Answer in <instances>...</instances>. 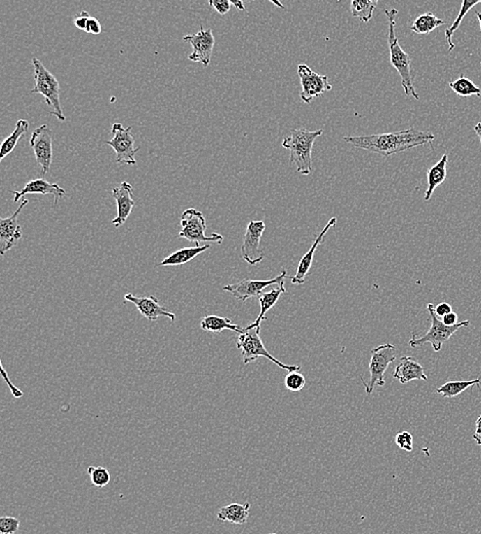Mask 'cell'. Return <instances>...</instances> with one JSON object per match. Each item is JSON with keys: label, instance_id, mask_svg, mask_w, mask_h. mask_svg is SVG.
<instances>
[{"label": "cell", "instance_id": "cell-1", "mask_svg": "<svg viewBox=\"0 0 481 534\" xmlns=\"http://www.w3.org/2000/svg\"><path fill=\"white\" fill-rule=\"evenodd\" d=\"M434 139L435 136L432 133L422 132L415 129L397 133L343 138L344 141L355 147L379 153L383 157H391L402 151L431 143Z\"/></svg>", "mask_w": 481, "mask_h": 534}, {"label": "cell", "instance_id": "cell-2", "mask_svg": "<svg viewBox=\"0 0 481 534\" xmlns=\"http://www.w3.org/2000/svg\"><path fill=\"white\" fill-rule=\"evenodd\" d=\"M387 20H388V41L390 49V62L392 66L397 70L401 78V85L404 87L406 96H412L415 100L420 99L419 94L415 91L414 78L412 75V58L406 54L400 47L399 38L395 34V24L399 10L395 8L385 10Z\"/></svg>", "mask_w": 481, "mask_h": 534}, {"label": "cell", "instance_id": "cell-3", "mask_svg": "<svg viewBox=\"0 0 481 534\" xmlns=\"http://www.w3.org/2000/svg\"><path fill=\"white\" fill-rule=\"evenodd\" d=\"M323 130L311 131L306 129L290 131L284 138L282 146L290 151V163L296 165L299 174L308 175L312 172V150L317 138L323 135Z\"/></svg>", "mask_w": 481, "mask_h": 534}, {"label": "cell", "instance_id": "cell-4", "mask_svg": "<svg viewBox=\"0 0 481 534\" xmlns=\"http://www.w3.org/2000/svg\"><path fill=\"white\" fill-rule=\"evenodd\" d=\"M34 65L35 87L31 89V94H40L45 98V102L52 108L50 115H54L61 122H64L66 117L63 113L60 100V84L50 73L40 60L32 59Z\"/></svg>", "mask_w": 481, "mask_h": 534}, {"label": "cell", "instance_id": "cell-5", "mask_svg": "<svg viewBox=\"0 0 481 534\" xmlns=\"http://www.w3.org/2000/svg\"><path fill=\"white\" fill-rule=\"evenodd\" d=\"M427 310L430 317H431V327L428 330L427 333L423 335V336L417 337L415 333L413 334V338L408 341V345L412 347H419L425 345V343H430L434 352H441V349H443V343L450 340L452 335L456 333L461 328L468 327L470 325V321H464L457 324L456 326L450 327V326L445 325L443 322L436 316L435 308L432 303H428Z\"/></svg>", "mask_w": 481, "mask_h": 534}, {"label": "cell", "instance_id": "cell-6", "mask_svg": "<svg viewBox=\"0 0 481 534\" xmlns=\"http://www.w3.org/2000/svg\"><path fill=\"white\" fill-rule=\"evenodd\" d=\"M180 221L181 231L178 234V238L195 243L196 246H200V243H216L220 245L224 240V236L219 233H212L209 236H205L207 226L202 212L195 209H187L183 212Z\"/></svg>", "mask_w": 481, "mask_h": 534}, {"label": "cell", "instance_id": "cell-7", "mask_svg": "<svg viewBox=\"0 0 481 534\" xmlns=\"http://www.w3.org/2000/svg\"><path fill=\"white\" fill-rule=\"evenodd\" d=\"M395 352H397V347L390 343L380 345L371 351V358L369 365V382L367 384L364 380H362L364 384L367 395L373 394L376 385L384 387L386 384L385 372L390 366L391 363L394 362L395 359H397Z\"/></svg>", "mask_w": 481, "mask_h": 534}, {"label": "cell", "instance_id": "cell-8", "mask_svg": "<svg viewBox=\"0 0 481 534\" xmlns=\"http://www.w3.org/2000/svg\"><path fill=\"white\" fill-rule=\"evenodd\" d=\"M236 347L242 351L244 364L255 362L258 359L264 356V358L268 359L269 361L274 363L277 366L281 367V369L288 370V372L299 371L301 370V367L297 366V365L290 366V365L283 364L281 361L275 359L270 352L267 351L265 345L262 341L260 334H258L256 331H246V333L240 334L237 341H236Z\"/></svg>", "mask_w": 481, "mask_h": 534}, {"label": "cell", "instance_id": "cell-9", "mask_svg": "<svg viewBox=\"0 0 481 534\" xmlns=\"http://www.w3.org/2000/svg\"><path fill=\"white\" fill-rule=\"evenodd\" d=\"M132 127L124 128L121 124H114L111 128V132L114 137L105 144L111 146L117 153V163L126 164V165H135V153L139 152L140 147L135 146V138L132 134Z\"/></svg>", "mask_w": 481, "mask_h": 534}, {"label": "cell", "instance_id": "cell-10", "mask_svg": "<svg viewBox=\"0 0 481 534\" xmlns=\"http://www.w3.org/2000/svg\"><path fill=\"white\" fill-rule=\"evenodd\" d=\"M298 74L303 87L299 97L306 104H309L312 100L332 89V85L327 75L316 73L306 64L299 65Z\"/></svg>", "mask_w": 481, "mask_h": 534}, {"label": "cell", "instance_id": "cell-11", "mask_svg": "<svg viewBox=\"0 0 481 534\" xmlns=\"http://www.w3.org/2000/svg\"><path fill=\"white\" fill-rule=\"evenodd\" d=\"M286 275H288V273H286V270H283L281 275H277L274 279H244L239 282V283L227 284L223 289L226 292L231 293L238 301L246 302L249 298L261 296L264 289L267 288V287L272 286V284H279V286H281V284H284V279H286Z\"/></svg>", "mask_w": 481, "mask_h": 534}, {"label": "cell", "instance_id": "cell-12", "mask_svg": "<svg viewBox=\"0 0 481 534\" xmlns=\"http://www.w3.org/2000/svg\"><path fill=\"white\" fill-rule=\"evenodd\" d=\"M266 229L264 221H251L246 227L242 246V257L251 266H257L263 261L264 253L260 247L262 236Z\"/></svg>", "mask_w": 481, "mask_h": 534}, {"label": "cell", "instance_id": "cell-13", "mask_svg": "<svg viewBox=\"0 0 481 534\" xmlns=\"http://www.w3.org/2000/svg\"><path fill=\"white\" fill-rule=\"evenodd\" d=\"M30 145L34 150L35 159L41 168V173L45 176L50 172L52 163V132L47 124H43L32 133Z\"/></svg>", "mask_w": 481, "mask_h": 534}, {"label": "cell", "instance_id": "cell-14", "mask_svg": "<svg viewBox=\"0 0 481 534\" xmlns=\"http://www.w3.org/2000/svg\"><path fill=\"white\" fill-rule=\"evenodd\" d=\"M183 41L190 43L193 48V52L188 57L189 60L192 62H200L205 67L209 66L215 45V37L212 29L205 30L201 26L200 32L185 35Z\"/></svg>", "mask_w": 481, "mask_h": 534}, {"label": "cell", "instance_id": "cell-15", "mask_svg": "<svg viewBox=\"0 0 481 534\" xmlns=\"http://www.w3.org/2000/svg\"><path fill=\"white\" fill-rule=\"evenodd\" d=\"M28 203L29 201L24 200L10 217L0 219V253L2 256L10 251L23 236L22 227L17 223V218Z\"/></svg>", "mask_w": 481, "mask_h": 534}, {"label": "cell", "instance_id": "cell-16", "mask_svg": "<svg viewBox=\"0 0 481 534\" xmlns=\"http://www.w3.org/2000/svg\"><path fill=\"white\" fill-rule=\"evenodd\" d=\"M124 299L135 304L140 314L151 322L156 321L159 317H168L172 322H175L176 319V315L163 308L159 304L158 299L153 295L148 297H139L135 296L132 293H128V294L124 295Z\"/></svg>", "mask_w": 481, "mask_h": 534}, {"label": "cell", "instance_id": "cell-17", "mask_svg": "<svg viewBox=\"0 0 481 534\" xmlns=\"http://www.w3.org/2000/svg\"><path fill=\"white\" fill-rule=\"evenodd\" d=\"M112 196L117 203V217L113 219L112 223L115 227H120L130 217L135 205V201L133 200L132 184L126 182V181L120 183L119 186L113 188Z\"/></svg>", "mask_w": 481, "mask_h": 534}, {"label": "cell", "instance_id": "cell-18", "mask_svg": "<svg viewBox=\"0 0 481 534\" xmlns=\"http://www.w3.org/2000/svg\"><path fill=\"white\" fill-rule=\"evenodd\" d=\"M336 221H338V219L336 217L332 218L331 220L327 222V224L325 225L323 231L314 238L311 248H310L309 251H308L307 253L302 257V259L299 260L296 275H295V277H292V284L302 286V284L305 283L306 277H307L308 273H309L310 268H311L312 264H313V258L314 255H316L317 248H318L319 245H320L321 243L323 242V240H325V236L327 231L336 224Z\"/></svg>", "mask_w": 481, "mask_h": 534}, {"label": "cell", "instance_id": "cell-19", "mask_svg": "<svg viewBox=\"0 0 481 534\" xmlns=\"http://www.w3.org/2000/svg\"><path fill=\"white\" fill-rule=\"evenodd\" d=\"M10 194H14V203L21 200L26 194H39L43 196L52 194L54 198V205H57L58 201L64 198L66 192L57 183H50L45 179L39 178L29 181L21 192H10Z\"/></svg>", "mask_w": 481, "mask_h": 534}, {"label": "cell", "instance_id": "cell-20", "mask_svg": "<svg viewBox=\"0 0 481 534\" xmlns=\"http://www.w3.org/2000/svg\"><path fill=\"white\" fill-rule=\"evenodd\" d=\"M393 377L404 384L413 380H428L424 368L413 356H402L393 372Z\"/></svg>", "mask_w": 481, "mask_h": 534}, {"label": "cell", "instance_id": "cell-21", "mask_svg": "<svg viewBox=\"0 0 481 534\" xmlns=\"http://www.w3.org/2000/svg\"><path fill=\"white\" fill-rule=\"evenodd\" d=\"M286 292V287L284 284L279 286V288L272 289L269 292L262 293L261 296L259 297L260 306H261V312H260L259 316L257 317L256 321L253 323L249 324L244 329L246 331H251L255 329V331L258 334L261 332V323L266 319V314L274 308L275 304L281 298V294H284Z\"/></svg>", "mask_w": 481, "mask_h": 534}, {"label": "cell", "instance_id": "cell-22", "mask_svg": "<svg viewBox=\"0 0 481 534\" xmlns=\"http://www.w3.org/2000/svg\"><path fill=\"white\" fill-rule=\"evenodd\" d=\"M251 503H231L223 507L216 514V517L222 522H230L233 524L244 525L248 522Z\"/></svg>", "mask_w": 481, "mask_h": 534}, {"label": "cell", "instance_id": "cell-23", "mask_svg": "<svg viewBox=\"0 0 481 534\" xmlns=\"http://www.w3.org/2000/svg\"><path fill=\"white\" fill-rule=\"evenodd\" d=\"M209 248H211V245L207 244L202 247L195 246L191 247V248L180 249V250L174 252V253L165 258L161 264H157V266H184V264H188V262L193 260L194 258L198 257L203 252L209 250Z\"/></svg>", "mask_w": 481, "mask_h": 534}, {"label": "cell", "instance_id": "cell-24", "mask_svg": "<svg viewBox=\"0 0 481 534\" xmlns=\"http://www.w3.org/2000/svg\"><path fill=\"white\" fill-rule=\"evenodd\" d=\"M447 164H448V155L443 154L441 161L430 168L427 172V181L428 188L425 192V198L424 200L428 201L431 199L433 192L436 189L437 186L441 185L445 182L447 176Z\"/></svg>", "mask_w": 481, "mask_h": 534}, {"label": "cell", "instance_id": "cell-25", "mask_svg": "<svg viewBox=\"0 0 481 534\" xmlns=\"http://www.w3.org/2000/svg\"><path fill=\"white\" fill-rule=\"evenodd\" d=\"M201 329L205 331L213 332V333H220L224 330H231V331L237 332L239 334L246 333V329L240 326L232 324L228 317L219 316H207L203 317L200 322Z\"/></svg>", "mask_w": 481, "mask_h": 534}, {"label": "cell", "instance_id": "cell-26", "mask_svg": "<svg viewBox=\"0 0 481 534\" xmlns=\"http://www.w3.org/2000/svg\"><path fill=\"white\" fill-rule=\"evenodd\" d=\"M28 129H29V122L28 120H17L14 132H13L10 137L6 138L2 142L1 150H0V161H2L4 157H8V154H10L14 151L17 142L26 135V133L28 132Z\"/></svg>", "mask_w": 481, "mask_h": 534}, {"label": "cell", "instance_id": "cell-27", "mask_svg": "<svg viewBox=\"0 0 481 534\" xmlns=\"http://www.w3.org/2000/svg\"><path fill=\"white\" fill-rule=\"evenodd\" d=\"M480 378L472 380H458V382H447L436 389V393L445 398H454L462 394L471 387H480Z\"/></svg>", "mask_w": 481, "mask_h": 534}, {"label": "cell", "instance_id": "cell-28", "mask_svg": "<svg viewBox=\"0 0 481 534\" xmlns=\"http://www.w3.org/2000/svg\"><path fill=\"white\" fill-rule=\"evenodd\" d=\"M445 24H447L445 20L438 19L432 13H426L415 20L414 23L410 26V30L417 34H429L433 30Z\"/></svg>", "mask_w": 481, "mask_h": 534}, {"label": "cell", "instance_id": "cell-29", "mask_svg": "<svg viewBox=\"0 0 481 534\" xmlns=\"http://www.w3.org/2000/svg\"><path fill=\"white\" fill-rule=\"evenodd\" d=\"M448 87L454 91V94L460 97L467 98L470 96L481 97V89L474 84L469 78L461 75L458 80L448 82Z\"/></svg>", "mask_w": 481, "mask_h": 534}, {"label": "cell", "instance_id": "cell-30", "mask_svg": "<svg viewBox=\"0 0 481 534\" xmlns=\"http://www.w3.org/2000/svg\"><path fill=\"white\" fill-rule=\"evenodd\" d=\"M377 4V0H352L350 10L352 16L367 23L373 17Z\"/></svg>", "mask_w": 481, "mask_h": 534}, {"label": "cell", "instance_id": "cell-31", "mask_svg": "<svg viewBox=\"0 0 481 534\" xmlns=\"http://www.w3.org/2000/svg\"><path fill=\"white\" fill-rule=\"evenodd\" d=\"M478 4H481V0H478V1L464 0V1L462 2V8H461L460 13H459V16L457 17L456 21L452 23V25L450 26V27H448L447 29L445 30V39H447L448 43V52H452V50H454V48H456V45L452 43V35H454V32H456L457 30H458V28L460 27L461 22L464 19L467 13L469 12L471 8H473L474 6H478Z\"/></svg>", "mask_w": 481, "mask_h": 534}, {"label": "cell", "instance_id": "cell-32", "mask_svg": "<svg viewBox=\"0 0 481 534\" xmlns=\"http://www.w3.org/2000/svg\"><path fill=\"white\" fill-rule=\"evenodd\" d=\"M87 474L89 475L91 483L96 487L103 488L110 483V472L106 468L89 467L87 468Z\"/></svg>", "mask_w": 481, "mask_h": 534}, {"label": "cell", "instance_id": "cell-33", "mask_svg": "<svg viewBox=\"0 0 481 534\" xmlns=\"http://www.w3.org/2000/svg\"><path fill=\"white\" fill-rule=\"evenodd\" d=\"M305 384V376L299 373V371L288 372L284 377V385H286V389L293 391V393H298V391H302Z\"/></svg>", "mask_w": 481, "mask_h": 534}, {"label": "cell", "instance_id": "cell-34", "mask_svg": "<svg viewBox=\"0 0 481 534\" xmlns=\"http://www.w3.org/2000/svg\"><path fill=\"white\" fill-rule=\"evenodd\" d=\"M20 528V520L16 517L0 518V534H14Z\"/></svg>", "mask_w": 481, "mask_h": 534}, {"label": "cell", "instance_id": "cell-35", "mask_svg": "<svg viewBox=\"0 0 481 534\" xmlns=\"http://www.w3.org/2000/svg\"><path fill=\"white\" fill-rule=\"evenodd\" d=\"M395 444L400 448V449L408 451V452H412L414 449L413 446V435L408 432L399 433L395 435Z\"/></svg>", "mask_w": 481, "mask_h": 534}, {"label": "cell", "instance_id": "cell-36", "mask_svg": "<svg viewBox=\"0 0 481 534\" xmlns=\"http://www.w3.org/2000/svg\"><path fill=\"white\" fill-rule=\"evenodd\" d=\"M0 372H1V376L2 378H3L4 382H6V384H8V387H10L13 396H14L15 398H17V399L23 397V391H22L21 389H17V387H15L14 384L10 382V376H8V372L6 371V369H4L1 361H0Z\"/></svg>", "mask_w": 481, "mask_h": 534}, {"label": "cell", "instance_id": "cell-37", "mask_svg": "<svg viewBox=\"0 0 481 534\" xmlns=\"http://www.w3.org/2000/svg\"><path fill=\"white\" fill-rule=\"evenodd\" d=\"M209 3L222 16L226 15L230 10L231 6H232L229 0H209Z\"/></svg>", "mask_w": 481, "mask_h": 534}, {"label": "cell", "instance_id": "cell-38", "mask_svg": "<svg viewBox=\"0 0 481 534\" xmlns=\"http://www.w3.org/2000/svg\"><path fill=\"white\" fill-rule=\"evenodd\" d=\"M89 17H91V15H89V13L85 12V10H82V13L76 15L75 19H74V25H75V27H77L78 29L85 31Z\"/></svg>", "mask_w": 481, "mask_h": 534}, {"label": "cell", "instance_id": "cell-39", "mask_svg": "<svg viewBox=\"0 0 481 534\" xmlns=\"http://www.w3.org/2000/svg\"><path fill=\"white\" fill-rule=\"evenodd\" d=\"M101 31H102V29H101V24L99 20H97L94 17H89V22H87V29H85V32H87V34L98 35L101 34Z\"/></svg>", "mask_w": 481, "mask_h": 534}, {"label": "cell", "instance_id": "cell-40", "mask_svg": "<svg viewBox=\"0 0 481 534\" xmlns=\"http://www.w3.org/2000/svg\"><path fill=\"white\" fill-rule=\"evenodd\" d=\"M452 312V306H450V304L447 303V302H441V303H439L435 308V314H436L437 317H441V319Z\"/></svg>", "mask_w": 481, "mask_h": 534}, {"label": "cell", "instance_id": "cell-41", "mask_svg": "<svg viewBox=\"0 0 481 534\" xmlns=\"http://www.w3.org/2000/svg\"><path fill=\"white\" fill-rule=\"evenodd\" d=\"M441 321L443 322L445 325L450 326V327H452V326H456L457 324H459L458 316H457V314H454V312H450V314L447 315V316L443 317Z\"/></svg>", "mask_w": 481, "mask_h": 534}, {"label": "cell", "instance_id": "cell-42", "mask_svg": "<svg viewBox=\"0 0 481 534\" xmlns=\"http://www.w3.org/2000/svg\"><path fill=\"white\" fill-rule=\"evenodd\" d=\"M475 432L473 434V440L478 445H481V415L476 420Z\"/></svg>", "mask_w": 481, "mask_h": 534}, {"label": "cell", "instance_id": "cell-43", "mask_svg": "<svg viewBox=\"0 0 481 534\" xmlns=\"http://www.w3.org/2000/svg\"><path fill=\"white\" fill-rule=\"evenodd\" d=\"M231 4L235 6V8H237L238 10H242V12H244V10H246V6H244V2L240 1V0H235V1H231Z\"/></svg>", "mask_w": 481, "mask_h": 534}, {"label": "cell", "instance_id": "cell-44", "mask_svg": "<svg viewBox=\"0 0 481 534\" xmlns=\"http://www.w3.org/2000/svg\"><path fill=\"white\" fill-rule=\"evenodd\" d=\"M474 132H475L476 135L480 138L481 143V122H478V124H475V127H474Z\"/></svg>", "mask_w": 481, "mask_h": 534}, {"label": "cell", "instance_id": "cell-45", "mask_svg": "<svg viewBox=\"0 0 481 534\" xmlns=\"http://www.w3.org/2000/svg\"><path fill=\"white\" fill-rule=\"evenodd\" d=\"M271 2H272V3L276 4L277 6H279V8H283V10L286 8H284L283 4H281V2L276 1V0H271Z\"/></svg>", "mask_w": 481, "mask_h": 534}, {"label": "cell", "instance_id": "cell-46", "mask_svg": "<svg viewBox=\"0 0 481 534\" xmlns=\"http://www.w3.org/2000/svg\"><path fill=\"white\" fill-rule=\"evenodd\" d=\"M476 17H478V22H480V31H481V13L476 12Z\"/></svg>", "mask_w": 481, "mask_h": 534}, {"label": "cell", "instance_id": "cell-47", "mask_svg": "<svg viewBox=\"0 0 481 534\" xmlns=\"http://www.w3.org/2000/svg\"><path fill=\"white\" fill-rule=\"evenodd\" d=\"M269 534H276V533H269Z\"/></svg>", "mask_w": 481, "mask_h": 534}]
</instances>
